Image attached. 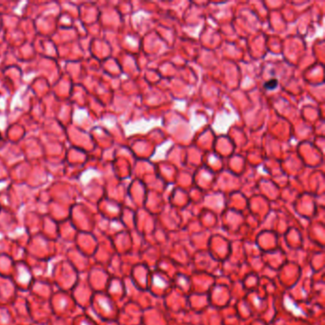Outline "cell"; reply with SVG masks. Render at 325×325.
<instances>
[{"mask_svg": "<svg viewBox=\"0 0 325 325\" xmlns=\"http://www.w3.org/2000/svg\"><path fill=\"white\" fill-rule=\"evenodd\" d=\"M277 86V79H271L270 81H268L265 83V88L268 89V90H272V89H275L276 87Z\"/></svg>", "mask_w": 325, "mask_h": 325, "instance_id": "cell-1", "label": "cell"}, {"mask_svg": "<svg viewBox=\"0 0 325 325\" xmlns=\"http://www.w3.org/2000/svg\"><path fill=\"white\" fill-rule=\"evenodd\" d=\"M2 140V134H1V133H0V141Z\"/></svg>", "mask_w": 325, "mask_h": 325, "instance_id": "cell-2", "label": "cell"}]
</instances>
